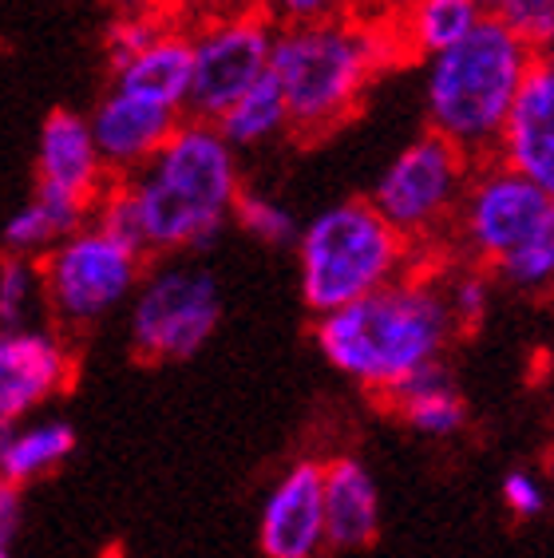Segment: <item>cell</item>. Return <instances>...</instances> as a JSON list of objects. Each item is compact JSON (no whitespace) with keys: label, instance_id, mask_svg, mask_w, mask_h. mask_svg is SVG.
I'll use <instances>...</instances> for the list:
<instances>
[{"label":"cell","instance_id":"d6a6232c","mask_svg":"<svg viewBox=\"0 0 554 558\" xmlns=\"http://www.w3.org/2000/svg\"><path fill=\"white\" fill-rule=\"evenodd\" d=\"M4 436H9V428L0 424V448H4ZM0 487H4V475H0Z\"/></svg>","mask_w":554,"mask_h":558},{"label":"cell","instance_id":"4316f807","mask_svg":"<svg viewBox=\"0 0 554 558\" xmlns=\"http://www.w3.org/2000/svg\"><path fill=\"white\" fill-rule=\"evenodd\" d=\"M162 33H167V28H162L150 12H128V16H119V21L107 28V60H111V68L128 64L131 56L150 48Z\"/></svg>","mask_w":554,"mask_h":558},{"label":"cell","instance_id":"f1b7e54d","mask_svg":"<svg viewBox=\"0 0 554 558\" xmlns=\"http://www.w3.org/2000/svg\"><path fill=\"white\" fill-rule=\"evenodd\" d=\"M503 504L519 519H534L546 511V487L531 472H511L503 480Z\"/></svg>","mask_w":554,"mask_h":558},{"label":"cell","instance_id":"5b68a950","mask_svg":"<svg viewBox=\"0 0 554 558\" xmlns=\"http://www.w3.org/2000/svg\"><path fill=\"white\" fill-rule=\"evenodd\" d=\"M298 286L310 313L325 317L424 266V258L376 215L369 198L325 206L298 230Z\"/></svg>","mask_w":554,"mask_h":558},{"label":"cell","instance_id":"44dd1931","mask_svg":"<svg viewBox=\"0 0 554 558\" xmlns=\"http://www.w3.org/2000/svg\"><path fill=\"white\" fill-rule=\"evenodd\" d=\"M214 128H218V135L234 150L262 147V143L277 140V135H286L289 111H286V99H281V92H277V84H274V75L257 80L245 96H238L222 116L214 119Z\"/></svg>","mask_w":554,"mask_h":558},{"label":"cell","instance_id":"ffe728a7","mask_svg":"<svg viewBox=\"0 0 554 558\" xmlns=\"http://www.w3.org/2000/svg\"><path fill=\"white\" fill-rule=\"evenodd\" d=\"M483 16L487 12L480 0H400L393 33L400 44V56L408 52L432 60V56L448 52L451 44L463 40Z\"/></svg>","mask_w":554,"mask_h":558},{"label":"cell","instance_id":"6da1fadb","mask_svg":"<svg viewBox=\"0 0 554 558\" xmlns=\"http://www.w3.org/2000/svg\"><path fill=\"white\" fill-rule=\"evenodd\" d=\"M451 337L456 325L439 298L432 262L313 325V341L329 368L376 400H388L408 376L439 365Z\"/></svg>","mask_w":554,"mask_h":558},{"label":"cell","instance_id":"e575fe53","mask_svg":"<svg viewBox=\"0 0 554 558\" xmlns=\"http://www.w3.org/2000/svg\"><path fill=\"white\" fill-rule=\"evenodd\" d=\"M551 472H554V456H551Z\"/></svg>","mask_w":554,"mask_h":558},{"label":"cell","instance_id":"ac0fdd59","mask_svg":"<svg viewBox=\"0 0 554 558\" xmlns=\"http://www.w3.org/2000/svg\"><path fill=\"white\" fill-rule=\"evenodd\" d=\"M384 409L393 412L396 420H405L408 428L420 432V436H432V440H448L468 424V400H463L459 385L444 368V361L408 376L405 385L384 400Z\"/></svg>","mask_w":554,"mask_h":558},{"label":"cell","instance_id":"2e32d148","mask_svg":"<svg viewBox=\"0 0 554 558\" xmlns=\"http://www.w3.org/2000/svg\"><path fill=\"white\" fill-rule=\"evenodd\" d=\"M107 183L111 179H107L104 162H99L87 116H80V111H52L40 123V140H36V186L68 191L87 198V203H96Z\"/></svg>","mask_w":554,"mask_h":558},{"label":"cell","instance_id":"e0dca14e","mask_svg":"<svg viewBox=\"0 0 554 558\" xmlns=\"http://www.w3.org/2000/svg\"><path fill=\"white\" fill-rule=\"evenodd\" d=\"M111 87L186 116V92H191V36H179L167 28L150 48L131 56L128 64L111 68Z\"/></svg>","mask_w":554,"mask_h":558},{"label":"cell","instance_id":"8fae6325","mask_svg":"<svg viewBox=\"0 0 554 558\" xmlns=\"http://www.w3.org/2000/svg\"><path fill=\"white\" fill-rule=\"evenodd\" d=\"M75 376L68 341L56 329L24 325L0 329V424H24L40 416Z\"/></svg>","mask_w":554,"mask_h":558},{"label":"cell","instance_id":"9a60e30c","mask_svg":"<svg viewBox=\"0 0 554 558\" xmlns=\"http://www.w3.org/2000/svg\"><path fill=\"white\" fill-rule=\"evenodd\" d=\"M321 504H325V550L357 555L381 535V487L357 456H333L321 463Z\"/></svg>","mask_w":554,"mask_h":558},{"label":"cell","instance_id":"4fadbf2b","mask_svg":"<svg viewBox=\"0 0 554 558\" xmlns=\"http://www.w3.org/2000/svg\"><path fill=\"white\" fill-rule=\"evenodd\" d=\"M257 547L266 558H321L325 504H321L317 460H298L269 487L257 515Z\"/></svg>","mask_w":554,"mask_h":558},{"label":"cell","instance_id":"cb8c5ba5","mask_svg":"<svg viewBox=\"0 0 554 558\" xmlns=\"http://www.w3.org/2000/svg\"><path fill=\"white\" fill-rule=\"evenodd\" d=\"M40 301V269L33 258H0V329H24Z\"/></svg>","mask_w":554,"mask_h":558},{"label":"cell","instance_id":"f546056e","mask_svg":"<svg viewBox=\"0 0 554 558\" xmlns=\"http://www.w3.org/2000/svg\"><path fill=\"white\" fill-rule=\"evenodd\" d=\"M21 515H24V504H21V492L16 487H0V543H12L16 531H21Z\"/></svg>","mask_w":554,"mask_h":558},{"label":"cell","instance_id":"7c38bea8","mask_svg":"<svg viewBox=\"0 0 554 558\" xmlns=\"http://www.w3.org/2000/svg\"><path fill=\"white\" fill-rule=\"evenodd\" d=\"M182 119L186 116L162 108V104H150V99L128 96V92L111 87L96 104V111L87 116V128H92L107 179H131V174L143 171L159 155L162 143L171 140V131Z\"/></svg>","mask_w":554,"mask_h":558},{"label":"cell","instance_id":"ba28073f","mask_svg":"<svg viewBox=\"0 0 554 558\" xmlns=\"http://www.w3.org/2000/svg\"><path fill=\"white\" fill-rule=\"evenodd\" d=\"M468 174L471 162L456 147L436 135H420L405 150H396V159L376 179L369 203L427 262V250L448 242Z\"/></svg>","mask_w":554,"mask_h":558},{"label":"cell","instance_id":"83f0119b","mask_svg":"<svg viewBox=\"0 0 554 558\" xmlns=\"http://www.w3.org/2000/svg\"><path fill=\"white\" fill-rule=\"evenodd\" d=\"M349 0H266V21L277 28H301V24H321L333 16H345Z\"/></svg>","mask_w":554,"mask_h":558},{"label":"cell","instance_id":"484cf974","mask_svg":"<svg viewBox=\"0 0 554 558\" xmlns=\"http://www.w3.org/2000/svg\"><path fill=\"white\" fill-rule=\"evenodd\" d=\"M0 242H4V254H12V258H44L48 250L60 242L52 230V222H48V215H44L40 206L28 198V203L16 210V215L4 222V230H0Z\"/></svg>","mask_w":554,"mask_h":558},{"label":"cell","instance_id":"8992f818","mask_svg":"<svg viewBox=\"0 0 554 558\" xmlns=\"http://www.w3.org/2000/svg\"><path fill=\"white\" fill-rule=\"evenodd\" d=\"M222 322L218 278L198 262L162 258L143 269L128 301V337L138 361L182 365L210 344Z\"/></svg>","mask_w":554,"mask_h":558},{"label":"cell","instance_id":"4dcf8cb0","mask_svg":"<svg viewBox=\"0 0 554 558\" xmlns=\"http://www.w3.org/2000/svg\"><path fill=\"white\" fill-rule=\"evenodd\" d=\"M539 68H543V72L551 75V84H554V44H551V48H546L543 56H539Z\"/></svg>","mask_w":554,"mask_h":558},{"label":"cell","instance_id":"5bb4252c","mask_svg":"<svg viewBox=\"0 0 554 558\" xmlns=\"http://www.w3.org/2000/svg\"><path fill=\"white\" fill-rule=\"evenodd\" d=\"M491 159L554 203V84L543 68L527 75Z\"/></svg>","mask_w":554,"mask_h":558},{"label":"cell","instance_id":"836d02e7","mask_svg":"<svg viewBox=\"0 0 554 558\" xmlns=\"http://www.w3.org/2000/svg\"><path fill=\"white\" fill-rule=\"evenodd\" d=\"M0 558H12V543H0Z\"/></svg>","mask_w":554,"mask_h":558},{"label":"cell","instance_id":"30bf717a","mask_svg":"<svg viewBox=\"0 0 554 558\" xmlns=\"http://www.w3.org/2000/svg\"><path fill=\"white\" fill-rule=\"evenodd\" d=\"M274 33L277 28L266 21V12H238L191 36L186 119L214 123L238 96H245L257 80H266Z\"/></svg>","mask_w":554,"mask_h":558},{"label":"cell","instance_id":"277c9868","mask_svg":"<svg viewBox=\"0 0 554 558\" xmlns=\"http://www.w3.org/2000/svg\"><path fill=\"white\" fill-rule=\"evenodd\" d=\"M534 68L539 56L487 12L448 52L424 60L427 135L456 147L471 167L487 162Z\"/></svg>","mask_w":554,"mask_h":558},{"label":"cell","instance_id":"3957f363","mask_svg":"<svg viewBox=\"0 0 554 558\" xmlns=\"http://www.w3.org/2000/svg\"><path fill=\"white\" fill-rule=\"evenodd\" d=\"M400 60L393 24L333 16L301 28H277L269 75L286 99L289 131L325 135L361 108L384 68Z\"/></svg>","mask_w":554,"mask_h":558},{"label":"cell","instance_id":"d590c367","mask_svg":"<svg viewBox=\"0 0 554 558\" xmlns=\"http://www.w3.org/2000/svg\"><path fill=\"white\" fill-rule=\"evenodd\" d=\"M396 4H400V0H396Z\"/></svg>","mask_w":554,"mask_h":558},{"label":"cell","instance_id":"52a82bcc","mask_svg":"<svg viewBox=\"0 0 554 558\" xmlns=\"http://www.w3.org/2000/svg\"><path fill=\"white\" fill-rule=\"evenodd\" d=\"M36 269L40 301L56 322L64 329H92L128 305L147 258L87 222L36 258Z\"/></svg>","mask_w":554,"mask_h":558},{"label":"cell","instance_id":"d4e9b609","mask_svg":"<svg viewBox=\"0 0 554 558\" xmlns=\"http://www.w3.org/2000/svg\"><path fill=\"white\" fill-rule=\"evenodd\" d=\"M495 16L534 56H543L554 44V0H503Z\"/></svg>","mask_w":554,"mask_h":558},{"label":"cell","instance_id":"d6986e66","mask_svg":"<svg viewBox=\"0 0 554 558\" xmlns=\"http://www.w3.org/2000/svg\"><path fill=\"white\" fill-rule=\"evenodd\" d=\"M75 428L60 416H33L24 424H12L0 448V475L4 484L24 492L28 484L52 475L56 468H64L75 451Z\"/></svg>","mask_w":554,"mask_h":558},{"label":"cell","instance_id":"1f68e13d","mask_svg":"<svg viewBox=\"0 0 554 558\" xmlns=\"http://www.w3.org/2000/svg\"><path fill=\"white\" fill-rule=\"evenodd\" d=\"M480 4H483V12H495L503 4V0H480Z\"/></svg>","mask_w":554,"mask_h":558},{"label":"cell","instance_id":"7402d4cb","mask_svg":"<svg viewBox=\"0 0 554 558\" xmlns=\"http://www.w3.org/2000/svg\"><path fill=\"white\" fill-rule=\"evenodd\" d=\"M436 286H439L444 305H448V317H451V325H456V333H475L491 310V274L487 269L456 258L444 269H436Z\"/></svg>","mask_w":554,"mask_h":558},{"label":"cell","instance_id":"7a4b0ae2","mask_svg":"<svg viewBox=\"0 0 554 558\" xmlns=\"http://www.w3.org/2000/svg\"><path fill=\"white\" fill-rule=\"evenodd\" d=\"M138 230L147 258H182L210 250L222 238L242 194L238 150L214 123L182 119L159 155L131 174Z\"/></svg>","mask_w":554,"mask_h":558},{"label":"cell","instance_id":"9c48e42d","mask_svg":"<svg viewBox=\"0 0 554 558\" xmlns=\"http://www.w3.org/2000/svg\"><path fill=\"white\" fill-rule=\"evenodd\" d=\"M551 218L554 203L543 191H534L527 179L511 174L503 162L487 159L471 167L448 242L456 246L459 262L495 274Z\"/></svg>","mask_w":554,"mask_h":558},{"label":"cell","instance_id":"603a6c76","mask_svg":"<svg viewBox=\"0 0 554 558\" xmlns=\"http://www.w3.org/2000/svg\"><path fill=\"white\" fill-rule=\"evenodd\" d=\"M230 222H234L238 230H245L254 242H262V246H293L301 230L298 215H293L286 203H277L269 194L245 191V186H242V194H238Z\"/></svg>","mask_w":554,"mask_h":558}]
</instances>
